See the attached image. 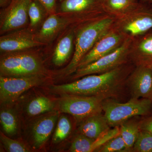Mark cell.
Instances as JSON below:
<instances>
[{"instance_id":"1f68e13d","label":"cell","mask_w":152,"mask_h":152,"mask_svg":"<svg viewBox=\"0 0 152 152\" xmlns=\"http://www.w3.org/2000/svg\"><path fill=\"white\" fill-rule=\"evenodd\" d=\"M150 67H151V69L152 71V65L151 66H150Z\"/></svg>"},{"instance_id":"8fae6325","label":"cell","mask_w":152,"mask_h":152,"mask_svg":"<svg viewBox=\"0 0 152 152\" xmlns=\"http://www.w3.org/2000/svg\"><path fill=\"white\" fill-rule=\"evenodd\" d=\"M43 44L31 32L23 30L1 37L0 50L7 53L21 51Z\"/></svg>"},{"instance_id":"3957f363","label":"cell","mask_w":152,"mask_h":152,"mask_svg":"<svg viewBox=\"0 0 152 152\" xmlns=\"http://www.w3.org/2000/svg\"><path fill=\"white\" fill-rule=\"evenodd\" d=\"M113 23L112 19H101L87 25L78 33L73 57L65 72L66 75L75 72L82 58L92 48L99 39L107 32Z\"/></svg>"},{"instance_id":"44dd1931","label":"cell","mask_w":152,"mask_h":152,"mask_svg":"<svg viewBox=\"0 0 152 152\" xmlns=\"http://www.w3.org/2000/svg\"><path fill=\"white\" fill-rule=\"evenodd\" d=\"M96 0H64L61 5L62 12H77L88 10L94 6Z\"/></svg>"},{"instance_id":"4fadbf2b","label":"cell","mask_w":152,"mask_h":152,"mask_svg":"<svg viewBox=\"0 0 152 152\" xmlns=\"http://www.w3.org/2000/svg\"><path fill=\"white\" fill-rule=\"evenodd\" d=\"M102 113L88 117L79 123V134L90 138L96 139L111 129Z\"/></svg>"},{"instance_id":"5b68a950","label":"cell","mask_w":152,"mask_h":152,"mask_svg":"<svg viewBox=\"0 0 152 152\" xmlns=\"http://www.w3.org/2000/svg\"><path fill=\"white\" fill-rule=\"evenodd\" d=\"M103 100L95 96L66 95L60 99L58 107L61 113L72 115L80 123L88 117L102 113Z\"/></svg>"},{"instance_id":"ba28073f","label":"cell","mask_w":152,"mask_h":152,"mask_svg":"<svg viewBox=\"0 0 152 152\" xmlns=\"http://www.w3.org/2000/svg\"><path fill=\"white\" fill-rule=\"evenodd\" d=\"M31 0H12L1 13V33L23 27L28 21V11Z\"/></svg>"},{"instance_id":"8992f818","label":"cell","mask_w":152,"mask_h":152,"mask_svg":"<svg viewBox=\"0 0 152 152\" xmlns=\"http://www.w3.org/2000/svg\"><path fill=\"white\" fill-rule=\"evenodd\" d=\"M129 48V42H126L110 53L77 69L75 71L74 78H79L94 74L104 73L126 64L128 62Z\"/></svg>"},{"instance_id":"6da1fadb","label":"cell","mask_w":152,"mask_h":152,"mask_svg":"<svg viewBox=\"0 0 152 152\" xmlns=\"http://www.w3.org/2000/svg\"><path fill=\"white\" fill-rule=\"evenodd\" d=\"M126 64L104 73L89 75L70 83L54 86L53 89L64 94L127 102L130 99L127 81L133 70L126 67Z\"/></svg>"},{"instance_id":"7c38bea8","label":"cell","mask_w":152,"mask_h":152,"mask_svg":"<svg viewBox=\"0 0 152 152\" xmlns=\"http://www.w3.org/2000/svg\"><path fill=\"white\" fill-rule=\"evenodd\" d=\"M120 134L119 127L111 128L107 132L96 139L90 138L79 134L71 144L69 151L72 152H96L110 140Z\"/></svg>"},{"instance_id":"d4e9b609","label":"cell","mask_w":152,"mask_h":152,"mask_svg":"<svg viewBox=\"0 0 152 152\" xmlns=\"http://www.w3.org/2000/svg\"><path fill=\"white\" fill-rule=\"evenodd\" d=\"M97 152H125L126 145L120 134L118 135L107 142L98 149Z\"/></svg>"},{"instance_id":"ac0fdd59","label":"cell","mask_w":152,"mask_h":152,"mask_svg":"<svg viewBox=\"0 0 152 152\" xmlns=\"http://www.w3.org/2000/svg\"><path fill=\"white\" fill-rule=\"evenodd\" d=\"M73 34H68L62 38L57 44L53 57V63L56 66L64 64L69 58L73 48Z\"/></svg>"},{"instance_id":"5bb4252c","label":"cell","mask_w":152,"mask_h":152,"mask_svg":"<svg viewBox=\"0 0 152 152\" xmlns=\"http://www.w3.org/2000/svg\"><path fill=\"white\" fill-rule=\"evenodd\" d=\"M58 113L55 112L39 120L33 126L34 145L36 148L42 146L51 134L58 120Z\"/></svg>"},{"instance_id":"d6986e66","label":"cell","mask_w":152,"mask_h":152,"mask_svg":"<svg viewBox=\"0 0 152 152\" xmlns=\"http://www.w3.org/2000/svg\"><path fill=\"white\" fill-rule=\"evenodd\" d=\"M152 28V14L144 13L128 22L124 26L126 32L133 36L139 35Z\"/></svg>"},{"instance_id":"83f0119b","label":"cell","mask_w":152,"mask_h":152,"mask_svg":"<svg viewBox=\"0 0 152 152\" xmlns=\"http://www.w3.org/2000/svg\"><path fill=\"white\" fill-rule=\"evenodd\" d=\"M107 1L109 7L116 11L124 10L132 4L131 0H107Z\"/></svg>"},{"instance_id":"ffe728a7","label":"cell","mask_w":152,"mask_h":152,"mask_svg":"<svg viewBox=\"0 0 152 152\" xmlns=\"http://www.w3.org/2000/svg\"><path fill=\"white\" fill-rule=\"evenodd\" d=\"M54 107V104L48 98L38 97L30 102L27 107V112L31 116H35L50 112Z\"/></svg>"},{"instance_id":"2e32d148","label":"cell","mask_w":152,"mask_h":152,"mask_svg":"<svg viewBox=\"0 0 152 152\" xmlns=\"http://www.w3.org/2000/svg\"><path fill=\"white\" fill-rule=\"evenodd\" d=\"M131 59L136 66L152 65V34L142 39L138 49L131 56Z\"/></svg>"},{"instance_id":"7a4b0ae2","label":"cell","mask_w":152,"mask_h":152,"mask_svg":"<svg viewBox=\"0 0 152 152\" xmlns=\"http://www.w3.org/2000/svg\"><path fill=\"white\" fill-rule=\"evenodd\" d=\"M103 112L111 128L119 126L133 117L143 116L152 110V99L140 98L130 99L120 102L107 99L102 101Z\"/></svg>"},{"instance_id":"484cf974","label":"cell","mask_w":152,"mask_h":152,"mask_svg":"<svg viewBox=\"0 0 152 152\" xmlns=\"http://www.w3.org/2000/svg\"><path fill=\"white\" fill-rule=\"evenodd\" d=\"M43 10L45 9L40 3L37 0H31L28 11L30 25L31 27L37 26L40 23L42 19Z\"/></svg>"},{"instance_id":"30bf717a","label":"cell","mask_w":152,"mask_h":152,"mask_svg":"<svg viewBox=\"0 0 152 152\" xmlns=\"http://www.w3.org/2000/svg\"><path fill=\"white\" fill-rule=\"evenodd\" d=\"M121 35L119 34L108 32L106 33L99 39L92 48L82 58L77 69L113 52L121 45Z\"/></svg>"},{"instance_id":"cb8c5ba5","label":"cell","mask_w":152,"mask_h":152,"mask_svg":"<svg viewBox=\"0 0 152 152\" xmlns=\"http://www.w3.org/2000/svg\"><path fill=\"white\" fill-rule=\"evenodd\" d=\"M132 152H152V134L140 130L133 147Z\"/></svg>"},{"instance_id":"52a82bcc","label":"cell","mask_w":152,"mask_h":152,"mask_svg":"<svg viewBox=\"0 0 152 152\" xmlns=\"http://www.w3.org/2000/svg\"><path fill=\"white\" fill-rule=\"evenodd\" d=\"M43 82L42 75L23 77H0L1 103H9L15 101L26 91Z\"/></svg>"},{"instance_id":"277c9868","label":"cell","mask_w":152,"mask_h":152,"mask_svg":"<svg viewBox=\"0 0 152 152\" xmlns=\"http://www.w3.org/2000/svg\"><path fill=\"white\" fill-rule=\"evenodd\" d=\"M1 75L23 77L42 75L44 69L35 55L20 51L7 53L1 58Z\"/></svg>"},{"instance_id":"9a60e30c","label":"cell","mask_w":152,"mask_h":152,"mask_svg":"<svg viewBox=\"0 0 152 152\" xmlns=\"http://www.w3.org/2000/svg\"><path fill=\"white\" fill-rule=\"evenodd\" d=\"M140 117H133L119 126L120 134L126 143V152H132L133 147L141 130L139 125Z\"/></svg>"},{"instance_id":"e0dca14e","label":"cell","mask_w":152,"mask_h":152,"mask_svg":"<svg viewBox=\"0 0 152 152\" xmlns=\"http://www.w3.org/2000/svg\"><path fill=\"white\" fill-rule=\"evenodd\" d=\"M65 24L64 19L52 14L44 22L37 37L38 40L43 43L50 40Z\"/></svg>"},{"instance_id":"f546056e","label":"cell","mask_w":152,"mask_h":152,"mask_svg":"<svg viewBox=\"0 0 152 152\" xmlns=\"http://www.w3.org/2000/svg\"><path fill=\"white\" fill-rule=\"evenodd\" d=\"M49 14H53L55 12L56 0H37Z\"/></svg>"},{"instance_id":"603a6c76","label":"cell","mask_w":152,"mask_h":152,"mask_svg":"<svg viewBox=\"0 0 152 152\" xmlns=\"http://www.w3.org/2000/svg\"><path fill=\"white\" fill-rule=\"evenodd\" d=\"M72 124L70 120L65 116H62L58 120L53 138L54 143L63 141L70 134Z\"/></svg>"},{"instance_id":"7402d4cb","label":"cell","mask_w":152,"mask_h":152,"mask_svg":"<svg viewBox=\"0 0 152 152\" xmlns=\"http://www.w3.org/2000/svg\"><path fill=\"white\" fill-rule=\"evenodd\" d=\"M0 121L4 130L8 135H14L18 131V120L12 111L4 110L0 113Z\"/></svg>"},{"instance_id":"4dcf8cb0","label":"cell","mask_w":152,"mask_h":152,"mask_svg":"<svg viewBox=\"0 0 152 152\" xmlns=\"http://www.w3.org/2000/svg\"><path fill=\"white\" fill-rule=\"evenodd\" d=\"M10 0H0V5L1 7H4L9 2V1Z\"/></svg>"},{"instance_id":"f1b7e54d","label":"cell","mask_w":152,"mask_h":152,"mask_svg":"<svg viewBox=\"0 0 152 152\" xmlns=\"http://www.w3.org/2000/svg\"><path fill=\"white\" fill-rule=\"evenodd\" d=\"M139 125L141 130L147 131L152 134V110L148 115L140 117Z\"/></svg>"},{"instance_id":"4316f807","label":"cell","mask_w":152,"mask_h":152,"mask_svg":"<svg viewBox=\"0 0 152 152\" xmlns=\"http://www.w3.org/2000/svg\"><path fill=\"white\" fill-rule=\"evenodd\" d=\"M1 142L7 151L9 152H28L29 150L22 143L12 140L1 132Z\"/></svg>"},{"instance_id":"9c48e42d","label":"cell","mask_w":152,"mask_h":152,"mask_svg":"<svg viewBox=\"0 0 152 152\" xmlns=\"http://www.w3.org/2000/svg\"><path fill=\"white\" fill-rule=\"evenodd\" d=\"M127 85L130 99H152V71L151 67L137 66L128 77Z\"/></svg>"}]
</instances>
